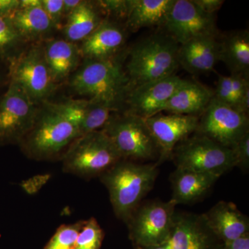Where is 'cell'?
<instances>
[{
    "label": "cell",
    "instance_id": "6da1fadb",
    "mask_svg": "<svg viewBox=\"0 0 249 249\" xmlns=\"http://www.w3.org/2000/svg\"><path fill=\"white\" fill-rule=\"evenodd\" d=\"M78 95L109 107L120 110L125 104L131 87L119 55L109 60H84L70 81Z\"/></svg>",
    "mask_w": 249,
    "mask_h": 249
},
{
    "label": "cell",
    "instance_id": "7a4b0ae2",
    "mask_svg": "<svg viewBox=\"0 0 249 249\" xmlns=\"http://www.w3.org/2000/svg\"><path fill=\"white\" fill-rule=\"evenodd\" d=\"M159 175L158 165L121 160L99 177L107 188L118 219L127 223L134 210L152 188Z\"/></svg>",
    "mask_w": 249,
    "mask_h": 249
},
{
    "label": "cell",
    "instance_id": "3957f363",
    "mask_svg": "<svg viewBox=\"0 0 249 249\" xmlns=\"http://www.w3.org/2000/svg\"><path fill=\"white\" fill-rule=\"evenodd\" d=\"M35 123L18 145L28 158L49 160L63 155L80 137L78 127L59 110L55 103L45 102Z\"/></svg>",
    "mask_w": 249,
    "mask_h": 249
},
{
    "label": "cell",
    "instance_id": "277c9868",
    "mask_svg": "<svg viewBox=\"0 0 249 249\" xmlns=\"http://www.w3.org/2000/svg\"><path fill=\"white\" fill-rule=\"evenodd\" d=\"M178 47L165 32L154 34L135 44L129 52L126 65L131 89L175 75L179 66Z\"/></svg>",
    "mask_w": 249,
    "mask_h": 249
},
{
    "label": "cell",
    "instance_id": "5b68a950",
    "mask_svg": "<svg viewBox=\"0 0 249 249\" xmlns=\"http://www.w3.org/2000/svg\"><path fill=\"white\" fill-rule=\"evenodd\" d=\"M61 158L63 172L85 179L99 178L122 160L114 142L103 129L80 136Z\"/></svg>",
    "mask_w": 249,
    "mask_h": 249
},
{
    "label": "cell",
    "instance_id": "8992f818",
    "mask_svg": "<svg viewBox=\"0 0 249 249\" xmlns=\"http://www.w3.org/2000/svg\"><path fill=\"white\" fill-rule=\"evenodd\" d=\"M114 142L122 160H150L160 157L158 145L145 119L124 111L112 114L102 129Z\"/></svg>",
    "mask_w": 249,
    "mask_h": 249
},
{
    "label": "cell",
    "instance_id": "52a82bcc",
    "mask_svg": "<svg viewBox=\"0 0 249 249\" xmlns=\"http://www.w3.org/2000/svg\"><path fill=\"white\" fill-rule=\"evenodd\" d=\"M171 159L177 168L213 174L219 178L235 167L231 149L196 133L178 142Z\"/></svg>",
    "mask_w": 249,
    "mask_h": 249
},
{
    "label": "cell",
    "instance_id": "ba28073f",
    "mask_svg": "<svg viewBox=\"0 0 249 249\" xmlns=\"http://www.w3.org/2000/svg\"><path fill=\"white\" fill-rule=\"evenodd\" d=\"M177 205L173 199L141 203L126 223L129 238L134 247L166 243L171 233Z\"/></svg>",
    "mask_w": 249,
    "mask_h": 249
},
{
    "label": "cell",
    "instance_id": "9c48e42d",
    "mask_svg": "<svg viewBox=\"0 0 249 249\" xmlns=\"http://www.w3.org/2000/svg\"><path fill=\"white\" fill-rule=\"evenodd\" d=\"M8 65L9 82L19 85L34 103L45 101L55 89L42 46H34L15 55Z\"/></svg>",
    "mask_w": 249,
    "mask_h": 249
},
{
    "label": "cell",
    "instance_id": "30bf717a",
    "mask_svg": "<svg viewBox=\"0 0 249 249\" xmlns=\"http://www.w3.org/2000/svg\"><path fill=\"white\" fill-rule=\"evenodd\" d=\"M17 83L9 82L0 98V145L19 144L35 123L39 109Z\"/></svg>",
    "mask_w": 249,
    "mask_h": 249
},
{
    "label": "cell",
    "instance_id": "8fae6325",
    "mask_svg": "<svg viewBox=\"0 0 249 249\" xmlns=\"http://www.w3.org/2000/svg\"><path fill=\"white\" fill-rule=\"evenodd\" d=\"M248 132L249 115L213 98L209 106L199 116L195 133L232 149Z\"/></svg>",
    "mask_w": 249,
    "mask_h": 249
},
{
    "label": "cell",
    "instance_id": "7c38bea8",
    "mask_svg": "<svg viewBox=\"0 0 249 249\" xmlns=\"http://www.w3.org/2000/svg\"><path fill=\"white\" fill-rule=\"evenodd\" d=\"M163 28L178 45L205 36H217L215 17L201 11L193 0H175Z\"/></svg>",
    "mask_w": 249,
    "mask_h": 249
},
{
    "label": "cell",
    "instance_id": "4fadbf2b",
    "mask_svg": "<svg viewBox=\"0 0 249 249\" xmlns=\"http://www.w3.org/2000/svg\"><path fill=\"white\" fill-rule=\"evenodd\" d=\"M168 249H222L224 243L208 225L204 214L175 212Z\"/></svg>",
    "mask_w": 249,
    "mask_h": 249
},
{
    "label": "cell",
    "instance_id": "5bb4252c",
    "mask_svg": "<svg viewBox=\"0 0 249 249\" xmlns=\"http://www.w3.org/2000/svg\"><path fill=\"white\" fill-rule=\"evenodd\" d=\"M185 80L175 74L132 88L126 98L124 111L143 119L162 113L165 103Z\"/></svg>",
    "mask_w": 249,
    "mask_h": 249
},
{
    "label": "cell",
    "instance_id": "9a60e30c",
    "mask_svg": "<svg viewBox=\"0 0 249 249\" xmlns=\"http://www.w3.org/2000/svg\"><path fill=\"white\" fill-rule=\"evenodd\" d=\"M145 120L160 149L157 162L159 165L171 158L174 148L178 142L196 132L199 117L160 113Z\"/></svg>",
    "mask_w": 249,
    "mask_h": 249
},
{
    "label": "cell",
    "instance_id": "2e32d148",
    "mask_svg": "<svg viewBox=\"0 0 249 249\" xmlns=\"http://www.w3.org/2000/svg\"><path fill=\"white\" fill-rule=\"evenodd\" d=\"M126 37L124 28L106 18L82 42L79 48L81 58L96 60L115 58L125 43Z\"/></svg>",
    "mask_w": 249,
    "mask_h": 249
},
{
    "label": "cell",
    "instance_id": "e0dca14e",
    "mask_svg": "<svg viewBox=\"0 0 249 249\" xmlns=\"http://www.w3.org/2000/svg\"><path fill=\"white\" fill-rule=\"evenodd\" d=\"M178 61V65L192 74H204L213 71L219 61L217 36L197 37L179 45Z\"/></svg>",
    "mask_w": 249,
    "mask_h": 249
},
{
    "label": "cell",
    "instance_id": "ac0fdd59",
    "mask_svg": "<svg viewBox=\"0 0 249 249\" xmlns=\"http://www.w3.org/2000/svg\"><path fill=\"white\" fill-rule=\"evenodd\" d=\"M204 214L208 225L224 243L249 234L248 216L234 203L220 201Z\"/></svg>",
    "mask_w": 249,
    "mask_h": 249
},
{
    "label": "cell",
    "instance_id": "d6986e66",
    "mask_svg": "<svg viewBox=\"0 0 249 249\" xmlns=\"http://www.w3.org/2000/svg\"><path fill=\"white\" fill-rule=\"evenodd\" d=\"M219 177L213 174L176 168L170 175L172 199L177 204H191L201 199L213 186Z\"/></svg>",
    "mask_w": 249,
    "mask_h": 249
},
{
    "label": "cell",
    "instance_id": "ffe728a7",
    "mask_svg": "<svg viewBox=\"0 0 249 249\" xmlns=\"http://www.w3.org/2000/svg\"><path fill=\"white\" fill-rule=\"evenodd\" d=\"M213 91L197 82L185 80L170 98L162 113L199 116L213 98Z\"/></svg>",
    "mask_w": 249,
    "mask_h": 249
},
{
    "label": "cell",
    "instance_id": "44dd1931",
    "mask_svg": "<svg viewBox=\"0 0 249 249\" xmlns=\"http://www.w3.org/2000/svg\"><path fill=\"white\" fill-rule=\"evenodd\" d=\"M43 49L47 66L55 84L78 68L81 55L76 43L55 39L48 41Z\"/></svg>",
    "mask_w": 249,
    "mask_h": 249
},
{
    "label": "cell",
    "instance_id": "7402d4cb",
    "mask_svg": "<svg viewBox=\"0 0 249 249\" xmlns=\"http://www.w3.org/2000/svg\"><path fill=\"white\" fill-rule=\"evenodd\" d=\"M175 0H130L126 27L137 31L144 27H163Z\"/></svg>",
    "mask_w": 249,
    "mask_h": 249
},
{
    "label": "cell",
    "instance_id": "603a6c76",
    "mask_svg": "<svg viewBox=\"0 0 249 249\" xmlns=\"http://www.w3.org/2000/svg\"><path fill=\"white\" fill-rule=\"evenodd\" d=\"M219 42V60L231 74L249 75V33L240 30L229 33Z\"/></svg>",
    "mask_w": 249,
    "mask_h": 249
},
{
    "label": "cell",
    "instance_id": "cb8c5ba5",
    "mask_svg": "<svg viewBox=\"0 0 249 249\" xmlns=\"http://www.w3.org/2000/svg\"><path fill=\"white\" fill-rule=\"evenodd\" d=\"M103 14L96 1H81L67 17L64 27L65 40L73 43L83 42L103 22Z\"/></svg>",
    "mask_w": 249,
    "mask_h": 249
},
{
    "label": "cell",
    "instance_id": "d4e9b609",
    "mask_svg": "<svg viewBox=\"0 0 249 249\" xmlns=\"http://www.w3.org/2000/svg\"><path fill=\"white\" fill-rule=\"evenodd\" d=\"M9 18L22 41L40 39L56 29L42 6L18 9Z\"/></svg>",
    "mask_w": 249,
    "mask_h": 249
},
{
    "label": "cell",
    "instance_id": "484cf974",
    "mask_svg": "<svg viewBox=\"0 0 249 249\" xmlns=\"http://www.w3.org/2000/svg\"><path fill=\"white\" fill-rule=\"evenodd\" d=\"M104 231L95 218L85 220L77 237L74 249H101Z\"/></svg>",
    "mask_w": 249,
    "mask_h": 249
},
{
    "label": "cell",
    "instance_id": "4316f807",
    "mask_svg": "<svg viewBox=\"0 0 249 249\" xmlns=\"http://www.w3.org/2000/svg\"><path fill=\"white\" fill-rule=\"evenodd\" d=\"M85 220L74 224H62L57 229L44 249H74L77 237Z\"/></svg>",
    "mask_w": 249,
    "mask_h": 249
},
{
    "label": "cell",
    "instance_id": "83f0119b",
    "mask_svg": "<svg viewBox=\"0 0 249 249\" xmlns=\"http://www.w3.org/2000/svg\"><path fill=\"white\" fill-rule=\"evenodd\" d=\"M20 42L9 17L0 16V58L8 62L15 56L13 52Z\"/></svg>",
    "mask_w": 249,
    "mask_h": 249
},
{
    "label": "cell",
    "instance_id": "f1b7e54d",
    "mask_svg": "<svg viewBox=\"0 0 249 249\" xmlns=\"http://www.w3.org/2000/svg\"><path fill=\"white\" fill-rule=\"evenodd\" d=\"M103 14L117 19H125L128 15L130 0H101L96 1Z\"/></svg>",
    "mask_w": 249,
    "mask_h": 249
},
{
    "label": "cell",
    "instance_id": "f546056e",
    "mask_svg": "<svg viewBox=\"0 0 249 249\" xmlns=\"http://www.w3.org/2000/svg\"><path fill=\"white\" fill-rule=\"evenodd\" d=\"M214 99L219 103L235 108V100L232 93L231 78V76L219 75L218 77L217 86L213 91Z\"/></svg>",
    "mask_w": 249,
    "mask_h": 249
},
{
    "label": "cell",
    "instance_id": "4dcf8cb0",
    "mask_svg": "<svg viewBox=\"0 0 249 249\" xmlns=\"http://www.w3.org/2000/svg\"><path fill=\"white\" fill-rule=\"evenodd\" d=\"M235 166L247 171L249 168V132L245 134L231 149Z\"/></svg>",
    "mask_w": 249,
    "mask_h": 249
},
{
    "label": "cell",
    "instance_id": "1f68e13d",
    "mask_svg": "<svg viewBox=\"0 0 249 249\" xmlns=\"http://www.w3.org/2000/svg\"><path fill=\"white\" fill-rule=\"evenodd\" d=\"M42 7L53 22L56 29L61 24L64 16L63 0H41Z\"/></svg>",
    "mask_w": 249,
    "mask_h": 249
},
{
    "label": "cell",
    "instance_id": "d6a6232c",
    "mask_svg": "<svg viewBox=\"0 0 249 249\" xmlns=\"http://www.w3.org/2000/svg\"><path fill=\"white\" fill-rule=\"evenodd\" d=\"M231 86L235 100V109L240 103L241 100L245 96L246 93L249 91V77L242 76L240 74H231Z\"/></svg>",
    "mask_w": 249,
    "mask_h": 249
},
{
    "label": "cell",
    "instance_id": "836d02e7",
    "mask_svg": "<svg viewBox=\"0 0 249 249\" xmlns=\"http://www.w3.org/2000/svg\"><path fill=\"white\" fill-rule=\"evenodd\" d=\"M193 1L201 11L213 16L221 9L224 3V0H193Z\"/></svg>",
    "mask_w": 249,
    "mask_h": 249
},
{
    "label": "cell",
    "instance_id": "e575fe53",
    "mask_svg": "<svg viewBox=\"0 0 249 249\" xmlns=\"http://www.w3.org/2000/svg\"><path fill=\"white\" fill-rule=\"evenodd\" d=\"M19 6V0H0V16L9 17Z\"/></svg>",
    "mask_w": 249,
    "mask_h": 249
},
{
    "label": "cell",
    "instance_id": "d590c367",
    "mask_svg": "<svg viewBox=\"0 0 249 249\" xmlns=\"http://www.w3.org/2000/svg\"><path fill=\"white\" fill-rule=\"evenodd\" d=\"M222 249H249V234L237 240L224 243Z\"/></svg>",
    "mask_w": 249,
    "mask_h": 249
},
{
    "label": "cell",
    "instance_id": "8d00e7d4",
    "mask_svg": "<svg viewBox=\"0 0 249 249\" xmlns=\"http://www.w3.org/2000/svg\"><path fill=\"white\" fill-rule=\"evenodd\" d=\"M64 16H69L78 7L81 1L80 0H63Z\"/></svg>",
    "mask_w": 249,
    "mask_h": 249
},
{
    "label": "cell",
    "instance_id": "74e56055",
    "mask_svg": "<svg viewBox=\"0 0 249 249\" xmlns=\"http://www.w3.org/2000/svg\"><path fill=\"white\" fill-rule=\"evenodd\" d=\"M42 6L41 0H19L18 9H31V8Z\"/></svg>",
    "mask_w": 249,
    "mask_h": 249
},
{
    "label": "cell",
    "instance_id": "f35d334b",
    "mask_svg": "<svg viewBox=\"0 0 249 249\" xmlns=\"http://www.w3.org/2000/svg\"><path fill=\"white\" fill-rule=\"evenodd\" d=\"M134 249H168L165 244L160 246H153V247H134Z\"/></svg>",
    "mask_w": 249,
    "mask_h": 249
}]
</instances>
